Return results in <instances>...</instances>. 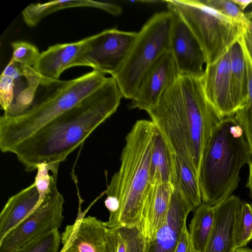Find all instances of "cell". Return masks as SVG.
<instances>
[{
	"instance_id": "obj_11",
	"label": "cell",
	"mask_w": 252,
	"mask_h": 252,
	"mask_svg": "<svg viewBox=\"0 0 252 252\" xmlns=\"http://www.w3.org/2000/svg\"><path fill=\"white\" fill-rule=\"evenodd\" d=\"M202 80L207 99L220 117H233L237 108L232 93L228 48L215 62L206 64Z\"/></svg>"
},
{
	"instance_id": "obj_14",
	"label": "cell",
	"mask_w": 252,
	"mask_h": 252,
	"mask_svg": "<svg viewBox=\"0 0 252 252\" xmlns=\"http://www.w3.org/2000/svg\"><path fill=\"white\" fill-rule=\"evenodd\" d=\"M87 42L86 37L76 42L57 44L41 52L33 67L41 77V84L59 80L64 71L75 66Z\"/></svg>"
},
{
	"instance_id": "obj_6",
	"label": "cell",
	"mask_w": 252,
	"mask_h": 252,
	"mask_svg": "<svg viewBox=\"0 0 252 252\" xmlns=\"http://www.w3.org/2000/svg\"><path fill=\"white\" fill-rule=\"evenodd\" d=\"M175 15L169 11L153 15L137 32L123 63L113 76L123 97L131 100L145 74L164 53L170 51Z\"/></svg>"
},
{
	"instance_id": "obj_9",
	"label": "cell",
	"mask_w": 252,
	"mask_h": 252,
	"mask_svg": "<svg viewBox=\"0 0 252 252\" xmlns=\"http://www.w3.org/2000/svg\"><path fill=\"white\" fill-rule=\"evenodd\" d=\"M137 35V32L113 28L87 37L85 50L75 66H88L113 76L126 59Z\"/></svg>"
},
{
	"instance_id": "obj_1",
	"label": "cell",
	"mask_w": 252,
	"mask_h": 252,
	"mask_svg": "<svg viewBox=\"0 0 252 252\" xmlns=\"http://www.w3.org/2000/svg\"><path fill=\"white\" fill-rule=\"evenodd\" d=\"M123 97L115 79L107 77L95 92L43 126L11 153L27 171L45 163L57 176L60 163L117 111Z\"/></svg>"
},
{
	"instance_id": "obj_2",
	"label": "cell",
	"mask_w": 252,
	"mask_h": 252,
	"mask_svg": "<svg viewBox=\"0 0 252 252\" xmlns=\"http://www.w3.org/2000/svg\"><path fill=\"white\" fill-rule=\"evenodd\" d=\"M148 113L175 155L199 176L204 150L223 119L207 99L202 78L179 75Z\"/></svg>"
},
{
	"instance_id": "obj_35",
	"label": "cell",
	"mask_w": 252,
	"mask_h": 252,
	"mask_svg": "<svg viewBox=\"0 0 252 252\" xmlns=\"http://www.w3.org/2000/svg\"><path fill=\"white\" fill-rule=\"evenodd\" d=\"M234 3L236 4L241 10L243 11L248 5L252 3V0H231Z\"/></svg>"
},
{
	"instance_id": "obj_22",
	"label": "cell",
	"mask_w": 252,
	"mask_h": 252,
	"mask_svg": "<svg viewBox=\"0 0 252 252\" xmlns=\"http://www.w3.org/2000/svg\"><path fill=\"white\" fill-rule=\"evenodd\" d=\"M107 252H146L147 242L140 223L134 226L107 228Z\"/></svg>"
},
{
	"instance_id": "obj_8",
	"label": "cell",
	"mask_w": 252,
	"mask_h": 252,
	"mask_svg": "<svg viewBox=\"0 0 252 252\" xmlns=\"http://www.w3.org/2000/svg\"><path fill=\"white\" fill-rule=\"evenodd\" d=\"M52 175V174H51ZM52 175L50 189L39 205L0 240V252H13L36 238L59 229L63 220L64 199Z\"/></svg>"
},
{
	"instance_id": "obj_17",
	"label": "cell",
	"mask_w": 252,
	"mask_h": 252,
	"mask_svg": "<svg viewBox=\"0 0 252 252\" xmlns=\"http://www.w3.org/2000/svg\"><path fill=\"white\" fill-rule=\"evenodd\" d=\"M173 190L171 184H151L140 222L147 243L154 239L165 221Z\"/></svg>"
},
{
	"instance_id": "obj_26",
	"label": "cell",
	"mask_w": 252,
	"mask_h": 252,
	"mask_svg": "<svg viewBox=\"0 0 252 252\" xmlns=\"http://www.w3.org/2000/svg\"><path fill=\"white\" fill-rule=\"evenodd\" d=\"M245 56L249 74L248 93L245 101L233 117L242 128L252 152V64L246 54Z\"/></svg>"
},
{
	"instance_id": "obj_16",
	"label": "cell",
	"mask_w": 252,
	"mask_h": 252,
	"mask_svg": "<svg viewBox=\"0 0 252 252\" xmlns=\"http://www.w3.org/2000/svg\"><path fill=\"white\" fill-rule=\"evenodd\" d=\"M242 202L239 197L231 195L215 206L214 226L204 252H235V221Z\"/></svg>"
},
{
	"instance_id": "obj_20",
	"label": "cell",
	"mask_w": 252,
	"mask_h": 252,
	"mask_svg": "<svg viewBox=\"0 0 252 252\" xmlns=\"http://www.w3.org/2000/svg\"><path fill=\"white\" fill-rule=\"evenodd\" d=\"M175 156V154L167 141L154 125L150 160L151 184H171L173 185Z\"/></svg>"
},
{
	"instance_id": "obj_15",
	"label": "cell",
	"mask_w": 252,
	"mask_h": 252,
	"mask_svg": "<svg viewBox=\"0 0 252 252\" xmlns=\"http://www.w3.org/2000/svg\"><path fill=\"white\" fill-rule=\"evenodd\" d=\"M190 211L182 196L174 189L165 221L154 239L147 243L146 252H174Z\"/></svg>"
},
{
	"instance_id": "obj_33",
	"label": "cell",
	"mask_w": 252,
	"mask_h": 252,
	"mask_svg": "<svg viewBox=\"0 0 252 252\" xmlns=\"http://www.w3.org/2000/svg\"><path fill=\"white\" fill-rule=\"evenodd\" d=\"M174 252H197L187 229V222L183 226Z\"/></svg>"
},
{
	"instance_id": "obj_7",
	"label": "cell",
	"mask_w": 252,
	"mask_h": 252,
	"mask_svg": "<svg viewBox=\"0 0 252 252\" xmlns=\"http://www.w3.org/2000/svg\"><path fill=\"white\" fill-rule=\"evenodd\" d=\"M168 11L180 18L199 43L206 64L217 61L241 34L242 23L233 21L202 0H164Z\"/></svg>"
},
{
	"instance_id": "obj_30",
	"label": "cell",
	"mask_w": 252,
	"mask_h": 252,
	"mask_svg": "<svg viewBox=\"0 0 252 252\" xmlns=\"http://www.w3.org/2000/svg\"><path fill=\"white\" fill-rule=\"evenodd\" d=\"M18 79L2 73L0 76V103L1 109L4 111L9 108L13 101L16 91V81Z\"/></svg>"
},
{
	"instance_id": "obj_37",
	"label": "cell",
	"mask_w": 252,
	"mask_h": 252,
	"mask_svg": "<svg viewBox=\"0 0 252 252\" xmlns=\"http://www.w3.org/2000/svg\"><path fill=\"white\" fill-rule=\"evenodd\" d=\"M247 19L251 20L252 19V11L245 13Z\"/></svg>"
},
{
	"instance_id": "obj_34",
	"label": "cell",
	"mask_w": 252,
	"mask_h": 252,
	"mask_svg": "<svg viewBox=\"0 0 252 252\" xmlns=\"http://www.w3.org/2000/svg\"><path fill=\"white\" fill-rule=\"evenodd\" d=\"M249 175L248 178V181L246 185V187L249 189L250 191V196L252 199V157L249 164Z\"/></svg>"
},
{
	"instance_id": "obj_19",
	"label": "cell",
	"mask_w": 252,
	"mask_h": 252,
	"mask_svg": "<svg viewBox=\"0 0 252 252\" xmlns=\"http://www.w3.org/2000/svg\"><path fill=\"white\" fill-rule=\"evenodd\" d=\"M75 7H89L104 11L115 16L120 15L122 8L119 5L103 1L90 0H55L46 3H31L23 10V20L29 27L36 26L45 17L57 11Z\"/></svg>"
},
{
	"instance_id": "obj_23",
	"label": "cell",
	"mask_w": 252,
	"mask_h": 252,
	"mask_svg": "<svg viewBox=\"0 0 252 252\" xmlns=\"http://www.w3.org/2000/svg\"><path fill=\"white\" fill-rule=\"evenodd\" d=\"M174 189L182 196L191 211L202 203L198 176L181 158L175 155Z\"/></svg>"
},
{
	"instance_id": "obj_18",
	"label": "cell",
	"mask_w": 252,
	"mask_h": 252,
	"mask_svg": "<svg viewBox=\"0 0 252 252\" xmlns=\"http://www.w3.org/2000/svg\"><path fill=\"white\" fill-rule=\"evenodd\" d=\"M41 202L34 182L11 196L0 214V240L29 216Z\"/></svg>"
},
{
	"instance_id": "obj_12",
	"label": "cell",
	"mask_w": 252,
	"mask_h": 252,
	"mask_svg": "<svg viewBox=\"0 0 252 252\" xmlns=\"http://www.w3.org/2000/svg\"><path fill=\"white\" fill-rule=\"evenodd\" d=\"M170 52L180 75L202 77L203 66L206 64L204 52L188 26L176 15L171 35Z\"/></svg>"
},
{
	"instance_id": "obj_3",
	"label": "cell",
	"mask_w": 252,
	"mask_h": 252,
	"mask_svg": "<svg viewBox=\"0 0 252 252\" xmlns=\"http://www.w3.org/2000/svg\"><path fill=\"white\" fill-rule=\"evenodd\" d=\"M154 125L141 120L126 138L119 170L112 177L105 192L109 226H134L142 220L145 198L151 186L150 160Z\"/></svg>"
},
{
	"instance_id": "obj_24",
	"label": "cell",
	"mask_w": 252,
	"mask_h": 252,
	"mask_svg": "<svg viewBox=\"0 0 252 252\" xmlns=\"http://www.w3.org/2000/svg\"><path fill=\"white\" fill-rule=\"evenodd\" d=\"M194 210L189 231L197 252H204L214 226L215 206L202 203Z\"/></svg>"
},
{
	"instance_id": "obj_32",
	"label": "cell",
	"mask_w": 252,
	"mask_h": 252,
	"mask_svg": "<svg viewBox=\"0 0 252 252\" xmlns=\"http://www.w3.org/2000/svg\"><path fill=\"white\" fill-rule=\"evenodd\" d=\"M241 41L244 52L252 64V21L247 19L242 24Z\"/></svg>"
},
{
	"instance_id": "obj_4",
	"label": "cell",
	"mask_w": 252,
	"mask_h": 252,
	"mask_svg": "<svg viewBox=\"0 0 252 252\" xmlns=\"http://www.w3.org/2000/svg\"><path fill=\"white\" fill-rule=\"evenodd\" d=\"M107 78L105 74L93 70L71 80L41 84L46 91L43 95L35 94L32 103L25 111L15 116H0L1 151L11 153L43 126L95 92Z\"/></svg>"
},
{
	"instance_id": "obj_29",
	"label": "cell",
	"mask_w": 252,
	"mask_h": 252,
	"mask_svg": "<svg viewBox=\"0 0 252 252\" xmlns=\"http://www.w3.org/2000/svg\"><path fill=\"white\" fill-rule=\"evenodd\" d=\"M202 0L208 6L234 22L242 23L248 19L243 11L232 0Z\"/></svg>"
},
{
	"instance_id": "obj_27",
	"label": "cell",
	"mask_w": 252,
	"mask_h": 252,
	"mask_svg": "<svg viewBox=\"0 0 252 252\" xmlns=\"http://www.w3.org/2000/svg\"><path fill=\"white\" fill-rule=\"evenodd\" d=\"M61 235L59 229L42 235L13 252H59Z\"/></svg>"
},
{
	"instance_id": "obj_25",
	"label": "cell",
	"mask_w": 252,
	"mask_h": 252,
	"mask_svg": "<svg viewBox=\"0 0 252 252\" xmlns=\"http://www.w3.org/2000/svg\"><path fill=\"white\" fill-rule=\"evenodd\" d=\"M235 249L243 248L252 240V205L243 202L237 211L234 224Z\"/></svg>"
},
{
	"instance_id": "obj_31",
	"label": "cell",
	"mask_w": 252,
	"mask_h": 252,
	"mask_svg": "<svg viewBox=\"0 0 252 252\" xmlns=\"http://www.w3.org/2000/svg\"><path fill=\"white\" fill-rule=\"evenodd\" d=\"M36 170L37 174L34 183L39 192L40 200L42 201L49 190L52 175L49 173L50 167L45 163L38 164Z\"/></svg>"
},
{
	"instance_id": "obj_5",
	"label": "cell",
	"mask_w": 252,
	"mask_h": 252,
	"mask_svg": "<svg viewBox=\"0 0 252 252\" xmlns=\"http://www.w3.org/2000/svg\"><path fill=\"white\" fill-rule=\"evenodd\" d=\"M252 157L241 126L233 117L223 118L213 130L200 163L202 203L215 206L231 195L240 181V170Z\"/></svg>"
},
{
	"instance_id": "obj_36",
	"label": "cell",
	"mask_w": 252,
	"mask_h": 252,
	"mask_svg": "<svg viewBox=\"0 0 252 252\" xmlns=\"http://www.w3.org/2000/svg\"><path fill=\"white\" fill-rule=\"evenodd\" d=\"M235 252H252V250L243 247L236 249Z\"/></svg>"
},
{
	"instance_id": "obj_28",
	"label": "cell",
	"mask_w": 252,
	"mask_h": 252,
	"mask_svg": "<svg viewBox=\"0 0 252 252\" xmlns=\"http://www.w3.org/2000/svg\"><path fill=\"white\" fill-rule=\"evenodd\" d=\"M11 46V60L21 65L34 66L40 54L35 45L26 41H18L12 42Z\"/></svg>"
},
{
	"instance_id": "obj_10",
	"label": "cell",
	"mask_w": 252,
	"mask_h": 252,
	"mask_svg": "<svg viewBox=\"0 0 252 252\" xmlns=\"http://www.w3.org/2000/svg\"><path fill=\"white\" fill-rule=\"evenodd\" d=\"M179 75L171 53L168 51L164 53L145 74L131 100L129 108L148 113L158 104L163 93Z\"/></svg>"
},
{
	"instance_id": "obj_21",
	"label": "cell",
	"mask_w": 252,
	"mask_h": 252,
	"mask_svg": "<svg viewBox=\"0 0 252 252\" xmlns=\"http://www.w3.org/2000/svg\"><path fill=\"white\" fill-rule=\"evenodd\" d=\"M228 49L232 93L238 110L247 98L249 86L248 70L241 34Z\"/></svg>"
},
{
	"instance_id": "obj_13",
	"label": "cell",
	"mask_w": 252,
	"mask_h": 252,
	"mask_svg": "<svg viewBox=\"0 0 252 252\" xmlns=\"http://www.w3.org/2000/svg\"><path fill=\"white\" fill-rule=\"evenodd\" d=\"M107 229L95 217L79 216L62 234L60 252H107Z\"/></svg>"
}]
</instances>
